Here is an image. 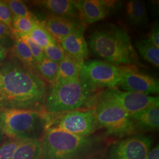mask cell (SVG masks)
I'll return each instance as SVG.
<instances>
[{"mask_svg": "<svg viewBox=\"0 0 159 159\" xmlns=\"http://www.w3.org/2000/svg\"><path fill=\"white\" fill-rule=\"evenodd\" d=\"M35 71L11 56L0 64V111L16 109L44 112L47 86Z\"/></svg>", "mask_w": 159, "mask_h": 159, "instance_id": "obj_1", "label": "cell"}, {"mask_svg": "<svg viewBox=\"0 0 159 159\" xmlns=\"http://www.w3.org/2000/svg\"><path fill=\"white\" fill-rule=\"evenodd\" d=\"M89 46L96 56L115 66H130L138 62L129 34L115 25L110 24L94 31L90 35Z\"/></svg>", "mask_w": 159, "mask_h": 159, "instance_id": "obj_2", "label": "cell"}, {"mask_svg": "<svg viewBox=\"0 0 159 159\" xmlns=\"http://www.w3.org/2000/svg\"><path fill=\"white\" fill-rule=\"evenodd\" d=\"M40 159H87L95 155L98 140L80 137L57 128L47 129L41 140Z\"/></svg>", "mask_w": 159, "mask_h": 159, "instance_id": "obj_3", "label": "cell"}, {"mask_svg": "<svg viewBox=\"0 0 159 159\" xmlns=\"http://www.w3.org/2000/svg\"><path fill=\"white\" fill-rule=\"evenodd\" d=\"M90 92L78 79L61 80L51 84L47 93L44 111L57 114L72 111L90 102Z\"/></svg>", "mask_w": 159, "mask_h": 159, "instance_id": "obj_4", "label": "cell"}, {"mask_svg": "<svg viewBox=\"0 0 159 159\" xmlns=\"http://www.w3.org/2000/svg\"><path fill=\"white\" fill-rule=\"evenodd\" d=\"M47 124V114L26 110L0 111V131L8 138H42Z\"/></svg>", "mask_w": 159, "mask_h": 159, "instance_id": "obj_5", "label": "cell"}, {"mask_svg": "<svg viewBox=\"0 0 159 159\" xmlns=\"http://www.w3.org/2000/svg\"><path fill=\"white\" fill-rule=\"evenodd\" d=\"M93 109L99 127L109 136L122 139L137 134L130 115L116 103L100 96Z\"/></svg>", "mask_w": 159, "mask_h": 159, "instance_id": "obj_6", "label": "cell"}, {"mask_svg": "<svg viewBox=\"0 0 159 159\" xmlns=\"http://www.w3.org/2000/svg\"><path fill=\"white\" fill-rule=\"evenodd\" d=\"M125 71V67H120L101 60H92L83 64L79 79L90 91L98 89L119 86Z\"/></svg>", "mask_w": 159, "mask_h": 159, "instance_id": "obj_7", "label": "cell"}, {"mask_svg": "<svg viewBox=\"0 0 159 159\" xmlns=\"http://www.w3.org/2000/svg\"><path fill=\"white\" fill-rule=\"evenodd\" d=\"M50 127L80 137H90L100 128L93 108L57 114H47L46 130Z\"/></svg>", "mask_w": 159, "mask_h": 159, "instance_id": "obj_8", "label": "cell"}, {"mask_svg": "<svg viewBox=\"0 0 159 159\" xmlns=\"http://www.w3.org/2000/svg\"><path fill=\"white\" fill-rule=\"evenodd\" d=\"M152 146V140L149 137L135 134L112 144L106 159H146Z\"/></svg>", "mask_w": 159, "mask_h": 159, "instance_id": "obj_9", "label": "cell"}, {"mask_svg": "<svg viewBox=\"0 0 159 159\" xmlns=\"http://www.w3.org/2000/svg\"><path fill=\"white\" fill-rule=\"evenodd\" d=\"M100 97L116 103L130 115L159 104L158 97L134 92H124L114 88L105 91Z\"/></svg>", "mask_w": 159, "mask_h": 159, "instance_id": "obj_10", "label": "cell"}, {"mask_svg": "<svg viewBox=\"0 0 159 159\" xmlns=\"http://www.w3.org/2000/svg\"><path fill=\"white\" fill-rule=\"evenodd\" d=\"M119 86L125 91L147 95L156 94L159 91L158 80L131 67H125L124 74Z\"/></svg>", "mask_w": 159, "mask_h": 159, "instance_id": "obj_11", "label": "cell"}, {"mask_svg": "<svg viewBox=\"0 0 159 159\" xmlns=\"http://www.w3.org/2000/svg\"><path fill=\"white\" fill-rule=\"evenodd\" d=\"M84 31L85 26L81 24L58 43L67 56L81 64L85 62L89 54L88 45L84 38Z\"/></svg>", "mask_w": 159, "mask_h": 159, "instance_id": "obj_12", "label": "cell"}, {"mask_svg": "<svg viewBox=\"0 0 159 159\" xmlns=\"http://www.w3.org/2000/svg\"><path fill=\"white\" fill-rule=\"evenodd\" d=\"M73 3L83 21L87 24L104 18L110 8V2L101 0L73 1Z\"/></svg>", "mask_w": 159, "mask_h": 159, "instance_id": "obj_13", "label": "cell"}, {"mask_svg": "<svg viewBox=\"0 0 159 159\" xmlns=\"http://www.w3.org/2000/svg\"><path fill=\"white\" fill-rule=\"evenodd\" d=\"M51 37L59 43L83 24L77 18L50 16L41 21Z\"/></svg>", "mask_w": 159, "mask_h": 159, "instance_id": "obj_14", "label": "cell"}, {"mask_svg": "<svg viewBox=\"0 0 159 159\" xmlns=\"http://www.w3.org/2000/svg\"><path fill=\"white\" fill-rule=\"evenodd\" d=\"M137 134L139 131L156 130L159 127V104L130 115Z\"/></svg>", "mask_w": 159, "mask_h": 159, "instance_id": "obj_15", "label": "cell"}, {"mask_svg": "<svg viewBox=\"0 0 159 159\" xmlns=\"http://www.w3.org/2000/svg\"><path fill=\"white\" fill-rule=\"evenodd\" d=\"M35 3L45 9L52 16L77 18L79 13L73 1L43 0L35 1Z\"/></svg>", "mask_w": 159, "mask_h": 159, "instance_id": "obj_16", "label": "cell"}, {"mask_svg": "<svg viewBox=\"0 0 159 159\" xmlns=\"http://www.w3.org/2000/svg\"><path fill=\"white\" fill-rule=\"evenodd\" d=\"M41 156V140L24 139L18 146L12 159H40Z\"/></svg>", "mask_w": 159, "mask_h": 159, "instance_id": "obj_17", "label": "cell"}, {"mask_svg": "<svg viewBox=\"0 0 159 159\" xmlns=\"http://www.w3.org/2000/svg\"><path fill=\"white\" fill-rule=\"evenodd\" d=\"M10 48V56L17 60L25 67L35 70L36 62L27 44L19 38L13 39Z\"/></svg>", "mask_w": 159, "mask_h": 159, "instance_id": "obj_18", "label": "cell"}, {"mask_svg": "<svg viewBox=\"0 0 159 159\" xmlns=\"http://www.w3.org/2000/svg\"><path fill=\"white\" fill-rule=\"evenodd\" d=\"M126 12L130 23L134 26H143L148 23V12L142 1H129L126 4Z\"/></svg>", "mask_w": 159, "mask_h": 159, "instance_id": "obj_19", "label": "cell"}, {"mask_svg": "<svg viewBox=\"0 0 159 159\" xmlns=\"http://www.w3.org/2000/svg\"><path fill=\"white\" fill-rule=\"evenodd\" d=\"M82 65L83 64L74 60L66 54L65 58L58 64V70L55 81L79 78Z\"/></svg>", "mask_w": 159, "mask_h": 159, "instance_id": "obj_20", "label": "cell"}, {"mask_svg": "<svg viewBox=\"0 0 159 159\" xmlns=\"http://www.w3.org/2000/svg\"><path fill=\"white\" fill-rule=\"evenodd\" d=\"M136 47L141 56L156 67L159 66V48L151 43L148 39L137 41Z\"/></svg>", "mask_w": 159, "mask_h": 159, "instance_id": "obj_21", "label": "cell"}, {"mask_svg": "<svg viewBox=\"0 0 159 159\" xmlns=\"http://www.w3.org/2000/svg\"><path fill=\"white\" fill-rule=\"evenodd\" d=\"M35 70L41 78L52 84L57 77L58 64L46 57L41 62L36 64Z\"/></svg>", "mask_w": 159, "mask_h": 159, "instance_id": "obj_22", "label": "cell"}, {"mask_svg": "<svg viewBox=\"0 0 159 159\" xmlns=\"http://www.w3.org/2000/svg\"><path fill=\"white\" fill-rule=\"evenodd\" d=\"M29 36L32 40L35 42L37 44L44 49L51 43L56 41L54 40L41 21H37L34 28L29 34Z\"/></svg>", "mask_w": 159, "mask_h": 159, "instance_id": "obj_23", "label": "cell"}, {"mask_svg": "<svg viewBox=\"0 0 159 159\" xmlns=\"http://www.w3.org/2000/svg\"><path fill=\"white\" fill-rule=\"evenodd\" d=\"M37 21L35 17L13 16L10 29L13 33L29 35Z\"/></svg>", "mask_w": 159, "mask_h": 159, "instance_id": "obj_24", "label": "cell"}, {"mask_svg": "<svg viewBox=\"0 0 159 159\" xmlns=\"http://www.w3.org/2000/svg\"><path fill=\"white\" fill-rule=\"evenodd\" d=\"M12 34L13 39L14 37L19 38L27 44L31 52V54L34 57L36 63H40L46 57L44 49L41 48L39 44H37L35 42H34V41L30 38L29 35L16 34L13 33H12Z\"/></svg>", "mask_w": 159, "mask_h": 159, "instance_id": "obj_25", "label": "cell"}, {"mask_svg": "<svg viewBox=\"0 0 159 159\" xmlns=\"http://www.w3.org/2000/svg\"><path fill=\"white\" fill-rule=\"evenodd\" d=\"M24 139L8 138L0 144V159H12L20 143Z\"/></svg>", "mask_w": 159, "mask_h": 159, "instance_id": "obj_26", "label": "cell"}, {"mask_svg": "<svg viewBox=\"0 0 159 159\" xmlns=\"http://www.w3.org/2000/svg\"><path fill=\"white\" fill-rule=\"evenodd\" d=\"M44 51L47 58L58 64L60 63L66 56L63 48L57 41L47 46L44 49Z\"/></svg>", "mask_w": 159, "mask_h": 159, "instance_id": "obj_27", "label": "cell"}, {"mask_svg": "<svg viewBox=\"0 0 159 159\" xmlns=\"http://www.w3.org/2000/svg\"><path fill=\"white\" fill-rule=\"evenodd\" d=\"M9 7L13 16L33 17V14L29 11V8L24 2L20 0L6 1Z\"/></svg>", "mask_w": 159, "mask_h": 159, "instance_id": "obj_28", "label": "cell"}, {"mask_svg": "<svg viewBox=\"0 0 159 159\" xmlns=\"http://www.w3.org/2000/svg\"><path fill=\"white\" fill-rule=\"evenodd\" d=\"M13 41L11 29L0 21V45L7 50L11 48Z\"/></svg>", "mask_w": 159, "mask_h": 159, "instance_id": "obj_29", "label": "cell"}, {"mask_svg": "<svg viewBox=\"0 0 159 159\" xmlns=\"http://www.w3.org/2000/svg\"><path fill=\"white\" fill-rule=\"evenodd\" d=\"M13 15L6 1L0 0V21L11 27Z\"/></svg>", "mask_w": 159, "mask_h": 159, "instance_id": "obj_30", "label": "cell"}, {"mask_svg": "<svg viewBox=\"0 0 159 159\" xmlns=\"http://www.w3.org/2000/svg\"><path fill=\"white\" fill-rule=\"evenodd\" d=\"M148 40L156 47L159 48V29L158 24H156L150 31Z\"/></svg>", "mask_w": 159, "mask_h": 159, "instance_id": "obj_31", "label": "cell"}, {"mask_svg": "<svg viewBox=\"0 0 159 159\" xmlns=\"http://www.w3.org/2000/svg\"><path fill=\"white\" fill-rule=\"evenodd\" d=\"M146 159H159V144L156 145L154 148L150 149Z\"/></svg>", "mask_w": 159, "mask_h": 159, "instance_id": "obj_32", "label": "cell"}, {"mask_svg": "<svg viewBox=\"0 0 159 159\" xmlns=\"http://www.w3.org/2000/svg\"><path fill=\"white\" fill-rule=\"evenodd\" d=\"M7 55V50L4 47L0 45V64L2 63L6 59Z\"/></svg>", "mask_w": 159, "mask_h": 159, "instance_id": "obj_33", "label": "cell"}, {"mask_svg": "<svg viewBox=\"0 0 159 159\" xmlns=\"http://www.w3.org/2000/svg\"><path fill=\"white\" fill-rule=\"evenodd\" d=\"M87 159H101V157L98 155H94L93 156H91L90 157L88 158Z\"/></svg>", "mask_w": 159, "mask_h": 159, "instance_id": "obj_34", "label": "cell"}, {"mask_svg": "<svg viewBox=\"0 0 159 159\" xmlns=\"http://www.w3.org/2000/svg\"><path fill=\"white\" fill-rule=\"evenodd\" d=\"M2 139V134H1V133H0V142H1Z\"/></svg>", "mask_w": 159, "mask_h": 159, "instance_id": "obj_35", "label": "cell"}, {"mask_svg": "<svg viewBox=\"0 0 159 159\" xmlns=\"http://www.w3.org/2000/svg\"><path fill=\"white\" fill-rule=\"evenodd\" d=\"M1 80H2V75H1V74L0 73V83L1 81Z\"/></svg>", "mask_w": 159, "mask_h": 159, "instance_id": "obj_36", "label": "cell"}]
</instances>
